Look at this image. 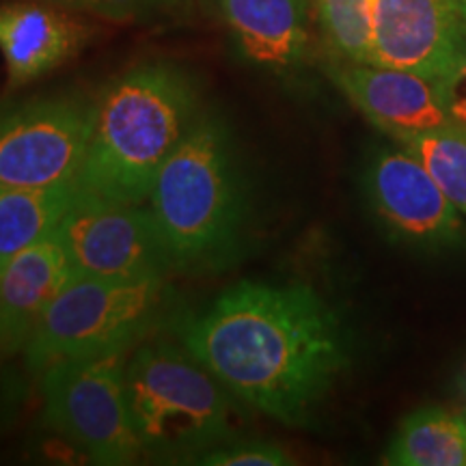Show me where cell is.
Returning <instances> with one entry per match:
<instances>
[{
  "label": "cell",
  "mask_w": 466,
  "mask_h": 466,
  "mask_svg": "<svg viewBox=\"0 0 466 466\" xmlns=\"http://www.w3.org/2000/svg\"><path fill=\"white\" fill-rule=\"evenodd\" d=\"M199 96L182 69L147 63L110 83L96 121L80 192L116 203H145L156 175L199 119Z\"/></svg>",
  "instance_id": "obj_3"
},
{
  "label": "cell",
  "mask_w": 466,
  "mask_h": 466,
  "mask_svg": "<svg viewBox=\"0 0 466 466\" xmlns=\"http://www.w3.org/2000/svg\"><path fill=\"white\" fill-rule=\"evenodd\" d=\"M179 335L238 400L283 425H305L350 365L346 326L307 283L247 279Z\"/></svg>",
  "instance_id": "obj_1"
},
{
  "label": "cell",
  "mask_w": 466,
  "mask_h": 466,
  "mask_svg": "<svg viewBox=\"0 0 466 466\" xmlns=\"http://www.w3.org/2000/svg\"><path fill=\"white\" fill-rule=\"evenodd\" d=\"M72 277L147 279L171 272L145 203L78 197L56 229Z\"/></svg>",
  "instance_id": "obj_8"
},
{
  "label": "cell",
  "mask_w": 466,
  "mask_h": 466,
  "mask_svg": "<svg viewBox=\"0 0 466 466\" xmlns=\"http://www.w3.org/2000/svg\"><path fill=\"white\" fill-rule=\"evenodd\" d=\"M76 197V182L46 188L0 186V272L15 255L56 231Z\"/></svg>",
  "instance_id": "obj_15"
},
{
  "label": "cell",
  "mask_w": 466,
  "mask_h": 466,
  "mask_svg": "<svg viewBox=\"0 0 466 466\" xmlns=\"http://www.w3.org/2000/svg\"><path fill=\"white\" fill-rule=\"evenodd\" d=\"M167 311V277H69L25 348L28 370L42 374L58 360L132 350Z\"/></svg>",
  "instance_id": "obj_5"
},
{
  "label": "cell",
  "mask_w": 466,
  "mask_h": 466,
  "mask_svg": "<svg viewBox=\"0 0 466 466\" xmlns=\"http://www.w3.org/2000/svg\"><path fill=\"white\" fill-rule=\"evenodd\" d=\"M220 9L250 61L288 67L305 52V0H220Z\"/></svg>",
  "instance_id": "obj_14"
},
{
  "label": "cell",
  "mask_w": 466,
  "mask_h": 466,
  "mask_svg": "<svg viewBox=\"0 0 466 466\" xmlns=\"http://www.w3.org/2000/svg\"><path fill=\"white\" fill-rule=\"evenodd\" d=\"M96 104L78 97L25 102L0 113V186L46 188L78 179Z\"/></svg>",
  "instance_id": "obj_7"
},
{
  "label": "cell",
  "mask_w": 466,
  "mask_h": 466,
  "mask_svg": "<svg viewBox=\"0 0 466 466\" xmlns=\"http://www.w3.org/2000/svg\"><path fill=\"white\" fill-rule=\"evenodd\" d=\"M69 277L56 231L5 266L0 272V360L25 352L44 311Z\"/></svg>",
  "instance_id": "obj_13"
},
{
  "label": "cell",
  "mask_w": 466,
  "mask_h": 466,
  "mask_svg": "<svg viewBox=\"0 0 466 466\" xmlns=\"http://www.w3.org/2000/svg\"><path fill=\"white\" fill-rule=\"evenodd\" d=\"M348 100L398 143L450 121L434 80L401 69L354 63L335 72Z\"/></svg>",
  "instance_id": "obj_12"
},
{
  "label": "cell",
  "mask_w": 466,
  "mask_h": 466,
  "mask_svg": "<svg viewBox=\"0 0 466 466\" xmlns=\"http://www.w3.org/2000/svg\"><path fill=\"white\" fill-rule=\"evenodd\" d=\"M460 5H462V14H464V22H466V0H462Z\"/></svg>",
  "instance_id": "obj_23"
},
{
  "label": "cell",
  "mask_w": 466,
  "mask_h": 466,
  "mask_svg": "<svg viewBox=\"0 0 466 466\" xmlns=\"http://www.w3.org/2000/svg\"><path fill=\"white\" fill-rule=\"evenodd\" d=\"M462 391L466 393V367H464V374H462Z\"/></svg>",
  "instance_id": "obj_22"
},
{
  "label": "cell",
  "mask_w": 466,
  "mask_h": 466,
  "mask_svg": "<svg viewBox=\"0 0 466 466\" xmlns=\"http://www.w3.org/2000/svg\"><path fill=\"white\" fill-rule=\"evenodd\" d=\"M130 352L58 360L42 371L46 423L96 464H132L143 456L126 393Z\"/></svg>",
  "instance_id": "obj_6"
},
{
  "label": "cell",
  "mask_w": 466,
  "mask_h": 466,
  "mask_svg": "<svg viewBox=\"0 0 466 466\" xmlns=\"http://www.w3.org/2000/svg\"><path fill=\"white\" fill-rule=\"evenodd\" d=\"M384 464L466 466V417L423 408L401 421Z\"/></svg>",
  "instance_id": "obj_16"
},
{
  "label": "cell",
  "mask_w": 466,
  "mask_h": 466,
  "mask_svg": "<svg viewBox=\"0 0 466 466\" xmlns=\"http://www.w3.org/2000/svg\"><path fill=\"white\" fill-rule=\"evenodd\" d=\"M86 35L78 17L48 0L0 5V55L9 89L31 85L67 63L83 48Z\"/></svg>",
  "instance_id": "obj_11"
},
{
  "label": "cell",
  "mask_w": 466,
  "mask_h": 466,
  "mask_svg": "<svg viewBox=\"0 0 466 466\" xmlns=\"http://www.w3.org/2000/svg\"><path fill=\"white\" fill-rule=\"evenodd\" d=\"M464 44L458 0H371V66L436 80Z\"/></svg>",
  "instance_id": "obj_9"
},
{
  "label": "cell",
  "mask_w": 466,
  "mask_h": 466,
  "mask_svg": "<svg viewBox=\"0 0 466 466\" xmlns=\"http://www.w3.org/2000/svg\"><path fill=\"white\" fill-rule=\"evenodd\" d=\"M126 393L143 456L199 458L238 436L236 395L184 343L147 341L134 348Z\"/></svg>",
  "instance_id": "obj_4"
},
{
  "label": "cell",
  "mask_w": 466,
  "mask_h": 466,
  "mask_svg": "<svg viewBox=\"0 0 466 466\" xmlns=\"http://www.w3.org/2000/svg\"><path fill=\"white\" fill-rule=\"evenodd\" d=\"M171 272L203 275L236 261L248 225V195L236 143L223 121L199 115L156 175L147 201Z\"/></svg>",
  "instance_id": "obj_2"
},
{
  "label": "cell",
  "mask_w": 466,
  "mask_h": 466,
  "mask_svg": "<svg viewBox=\"0 0 466 466\" xmlns=\"http://www.w3.org/2000/svg\"><path fill=\"white\" fill-rule=\"evenodd\" d=\"M365 188L395 236L415 244H450L462 238L460 209L410 151H380L367 167Z\"/></svg>",
  "instance_id": "obj_10"
},
{
  "label": "cell",
  "mask_w": 466,
  "mask_h": 466,
  "mask_svg": "<svg viewBox=\"0 0 466 466\" xmlns=\"http://www.w3.org/2000/svg\"><path fill=\"white\" fill-rule=\"evenodd\" d=\"M428 168L442 192L460 212L466 214V127L447 121L401 143Z\"/></svg>",
  "instance_id": "obj_17"
},
{
  "label": "cell",
  "mask_w": 466,
  "mask_h": 466,
  "mask_svg": "<svg viewBox=\"0 0 466 466\" xmlns=\"http://www.w3.org/2000/svg\"><path fill=\"white\" fill-rule=\"evenodd\" d=\"M197 462L206 466H285L294 460L272 441L233 439L201 453Z\"/></svg>",
  "instance_id": "obj_19"
},
{
  "label": "cell",
  "mask_w": 466,
  "mask_h": 466,
  "mask_svg": "<svg viewBox=\"0 0 466 466\" xmlns=\"http://www.w3.org/2000/svg\"><path fill=\"white\" fill-rule=\"evenodd\" d=\"M434 85L450 121L466 127V44L453 58L451 66L445 69V74L434 80Z\"/></svg>",
  "instance_id": "obj_21"
},
{
  "label": "cell",
  "mask_w": 466,
  "mask_h": 466,
  "mask_svg": "<svg viewBox=\"0 0 466 466\" xmlns=\"http://www.w3.org/2000/svg\"><path fill=\"white\" fill-rule=\"evenodd\" d=\"M333 48L352 63L371 66V0H313Z\"/></svg>",
  "instance_id": "obj_18"
},
{
  "label": "cell",
  "mask_w": 466,
  "mask_h": 466,
  "mask_svg": "<svg viewBox=\"0 0 466 466\" xmlns=\"http://www.w3.org/2000/svg\"><path fill=\"white\" fill-rule=\"evenodd\" d=\"M48 3L66 9L86 11V14L106 17L113 22H138L149 20L158 11L179 5L182 0H48Z\"/></svg>",
  "instance_id": "obj_20"
}]
</instances>
